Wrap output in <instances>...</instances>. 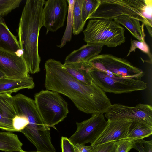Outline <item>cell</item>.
I'll return each mask as SVG.
<instances>
[{"label": "cell", "instance_id": "cell-23", "mask_svg": "<svg viewBox=\"0 0 152 152\" xmlns=\"http://www.w3.org/2000/svg\"><path fill=\"white\" fill-rule=\"evenodd\" d=\"M68 5V16L66 29L61 39V44L58 46L60 48L63 47L66 42L70 41L72 37V13L75 0H67Z\"/></svg>", "mask_w": 152, "mask_h": 152}, {"label": "cell", "instance_id": "cell-13", "mask_svg": "<svg viewBox=\"0 0 152 152\" xmlns=\"http://www.w3.org/2000/svg\"><path fill=\"white\" fill-rule=\"evenodd\" d=\"M107 123L99 137L90 146L95 148L112 141L126 139L132 121L126 119L107 120Z\"/></svg>", "mask_w": 152, "mask_h": 152}, {"label": "cell", "instance_id": "cell-10", "mask_svg": "<svg viewBox=\"0 0 152 152\" xmlns=\"http://www.w3.org/2000/svg\"><path fill=\"white\" fill-rule=\"evenodd\" d=\"M104 116L109 120L140 121L152 126V107L147 104L139 103L131 107L120 103L114 104Z\"/></svg>", "mask_w": 152, "mask_h": 152}, {"label": "cell", "instance_id": "cell-31", "mask_svg": "<svg viewBox=\"0 0 152 152\" xmlns=\"http://www.w3.org/2000/svg\"><path fill=\"white\" fill-rule=\"evenodd\" d=\"M115 141L102 144L92 148L90 152H114Z\"/></svg>", "mask_w": 152, "mask_h": 152}, {"label": "cell", "instance_id": "cell-29", "mask_svg": "<svg viewBox=\"0 0 152 152\" xmlns=\"http://www.w3.org/2000/svg\"><path fill=\"white\" fill-rule=\"evenodd\" d=\"M27 119L25 116L16 115L12 120V125L16 132H20L28 124Z\"/></svg>", "mask_w": 152, "mask_h": 152}, {"label": "cell", "instance_id": "cell-11", "mask_svg": "<svg viewBox=\"0 0 152 152\" xmlns=\"http://www.w3.org/2000/svg\"><path fill=\"white\" fill-rule=\"evenodd\" d=\"M66 0L45 1L42 11L43 26L47 31L55 32L64 26L68 5Z\"/></svg>", "mask_w": 152, "mask_h": 152}, {"label": "cell", "instance_id": "cell-21", "mask_svg": "<svg viewBox=\"0 0 152 152\" xmlns=\"http://www.w3.org/2000/svg\"><path fill=\"white\" fill-rule=\"evenodd\" d=\"M23 143L17 135L10 132H0V150L4 152H18Z\"/></svg>", "mask_w": 152, "mask_h": 152}, {"label": "cell", "instance_id": "cell-1", "mask_svg": "<svg viewBox=\"0 0 152 152\" xmlns=\"http://www.w3.org/2000/svg\"><path fill=\"white\" fill-rule=\"evenodd\" d=\"M47 90L68 97L80 111L88 114L105 113L112 104L106 93L93 82L86 85L69 74L59 61L49 59L45 64Z\"/></svg>", "mask_w": 152, "mask_h": 152}, {"label": "cell", "instance_id": "cell-28", "mask_svg": "<svg viewBox=\"0 0 152 152\" xmlns=\"http://www.w3.org/2000/svg\"><path fill=\"white\" fill-rule=\"evenodd\" d=\"M133 141L123 139L115 141L114 152H129L133 148Z\"/></svg>", "mask_w": 152, "mask_h": 152}, {"label": "cell", "instance_id": "cell-9", "mask_svg": "<svg viewBox=\"0 0 152 152\" xmlns=\"http://www.w3.org/2000/svg\"><path fill=\"white\" fill-rule=\"evenodd\" d=\"M103 113L92 115L89 119L76 122L77 128L69 138L75 145L92 143L101 134L107 123Z\"/></svg>", "mask_w": 152, "mask_h": 152}, {"label": "cell", "instance_id": "cell-32", "mask_svg": "<svg viewBox=\"0 0 152 152\" xmlns=\"http://www.w3.org/2000/svg\"><path fill=\"white\" fill-rule=\"evenodd\" d=\"M77 152H90L92 148L90 146L85 145H75Z\"/></svg>", "mask_w": 152, "mask_h": 152}, {"label": "cell", "instance_id": "cell-3", "mask_svg": "<svg viewBox=\"0 0 152 152\" xmlns=\"http://www.w3.org/2000/svg\"><path fill=\"white\" fill-rule=\"evenodd\" d=\"M125 29L113 20L90 19L83 31L87 43L99 44L115 47L125 41Z\"/></svg>", "mask_w": 152, "mask_h": 152}, {"label": "cell", "instance_id": "cell-5", "mask_svg": "<svg viewBox=\"0 0 152 152\" xmlns=\"http://www.w3.org/2000/svg\"><path fill=\"white\" fill-rule=\"evenodd\" d=\"M88 61L91 66L114 78L141 80L145 74L142 70L127 60L110 54L99 55Z\"/></svg>", "mask_w": 152, "mask_h": 152}, {"label": "cell", "instance_id": "cell-35", "mask_svg": "<svg viewBox=\"0 0 152 152\" xmlns=\"http://www.w3.org/2000/svg\"></svg>", "mask_w": 152, "mask_h": 152}, {"label": "cell", "instance_id": "cell-18", "mask_svg": "<svg viewBox=\"0 0 152 152\" xmlns=\"http://www.w3.org/2000/svg\"><path fill=\"white\" fill-rule=\"evenodd\" d=\"M63 67L71 76L82 83L88 86L93 83L89 72L91 66L88 61L64 64Z\"/></svg>", "mask_w": 152, "mask_h": 152}, {"label": "cell", "instance_id": "cell-12", "mask_svg": "<svg viewBox=\"0 0 152 152\" xmlns=\"http://www.w3.org/2000/svg\"><path fill=\"white\" fill-rule=\"evenodd\" d=\"M0 70L7 77L20 79L30 76L23 55H18L1 49Z\"/></svg>", "mask_w": 152, "mask_h": 152}, {"label": "cell", "instance_id": "cell-34", "mask_svg": "<svg viewBox=\"0 0 152 152\" xmlns=\"http://www.w3.org/2000/svg\"><path fill=\"white\" fill-rule=\"evenodd\" d=\"M19 152H38V151H33V152H28V151H25L23 150H22L20 151Z\"/></svg>", "mask_w": 152, "mask_h": 152}, {"label": "cell", "instance_id": "cell-27", "mask_svg": "<svg viewBox=\"0 0 152 152\" xmlns=\"http://www.w3.org/2000/svg\"><path fill=\"white\" fill-rule=\"evenodd\" d=\"M133 148L139 152H152V140L143 139L133 141Z\"/></svg>", "mask_w": 152, "mask_h": 152}, {"label": "cell", "instance_id": "cell-6", "mask_svg": "<svg viewBox=\"0 0 152 152\" xmlns=\"http://www.w3.org/2000/svg\"><path fill=\"white\" fill-rule=\"evenodd\" d=\"M127 15L138 20L145 26L150 36H152V24L136 8L135 0H100L96 11L88 19H112L121 15Z\"/></svg>", "mask_w": 152, "mask_h": 152}, {"label": "cell", "instance_id": "cell-26", "mask_svg": "<svg viewBox=\"0 0 152 152\" xmlns=\"http://www.w3.org/2000/svg\"><path fill=\"white\" fill-rule=\"evenodd\" d=\"M137 48L140 49L143 52L148 54L151 60L149 48L145 41H140L134 40H131L130 47L126 57L129 56L132 52H135Z\"/></svg>", "mask_w": 152, "mask_h": 152}, {"label": "cell", "instance_id": "cell-8", "mask_svg": "<svg viewBox=\"0 0 152 152\" xmlns=\"http://www.w3.org/2000/svg\"><path fill=\"white\" fill-rule=\"evenodd\" d=\"M13 100L16 115L24 116L28 121V124L22 130L23 132L34 133L50 130L42 118L34 100L20 93L13 96Z\"/></svg>", "mask_w": 152, "mask_h": 152}, {"label": "cell", "instance_id": "cell-4", "mask_svg": "<svg viewBox=\"0 0 152 152\" xmlns=\"http://www.w3.org/2000/svg\"><path fill=\"white\" fill-rule=\"evenodd\" d=\"M34 101L45 124L55 129V126L62 121L69 113L67 102L57 92L42 90L35 94Z\"/></svg>", "mask_w": 152, "mask_h": 152}, {"label": "cell", "instance_id": "cell-30", "mask_svg": "<svg viewBox=\"0 0 152 152\" xmlns=\"http://www.w3.org/2000/svg\"><path fill=\"white\" fill-rule=\"evenodd\" d=\"M61 152H77L75 145L66 137H61Z\"/></svg>", "mask_w": 152, "mask_h": 152}, {"label": "cell", "instance_id": "cell-22", "mask_svg": "<svg viewBox=\"0 0 152 152\" xmlns=\"http://www.w3.org/2000/svg\"><path fill=\"white\" fill-rule=\"evenodd\" d=\"M84 0H75L72 13L73 33L78 35L83 30L85 25L82 15V7Z\"/></svg>", "mask_w": 152, "mask_h": 152}, {"label": "cell", "instance_id": "cell-15", "mask_svg": "<svg viewBox=\"0 0 152 152\" xmlns=\"http://www.w3.org/2000/svg\"><path fill=\"white\" fill-rule=\"evenodd\" d=\"M103 46L99 44L87 43L67 56L64 64L88 61L98 55Z\"/></svg>", "mask_w": 152, "mask_h": 152}, {"label": "cell", "instance_id": "cell-25", "mask_svg": "<svg viewBox=\"0 0 152 152\" xmlns=\"http://www.w3.org/2000/svg\"><path fill=\"white\" fill-rule=\"evenodd\" d=\"M21 0H0V16L6 15L18 8Z\"/></svg>", "mask_w": 152, "mask_h": 152}, {"label": "cell", "instance_id": "cell-2", "mask_svg": "<svg viewBox=\"0 0 152 152\" xmlns=\"http://www.w3.org/2000/svg\"><path fill=\"white\" fill-rule=\"evenodd\" d=\"M45 1L27 0L22 12L18 29V42L29 72L40 71L38 50L40 30L43 26L42 11Z\"/></svg>", "mask_w": 152, "mask_h": 152}, {"label": "cell", "instance_id": "cell-24", "mask_svg": "<svg viewBox=\"0 0 152 152\" xmlns=\"http://www.w3.org/2000/svg\"><path fill=\"white\" fill-rule=\"evenodd\" d=\"M100 4V0H84L82 7L83 21L86 23L90 17L96 10Z\"/></svg>", "mask_w": 152, "mask_h": 152}, {"label": "cell", "instance_id": "cell-14", "mask_svg": "<svg viewBox=\"0 0 152 152\" xmlns=\"http://www.w3.org/2000/svg\"><path fill=\"white\" fill-rule=\"evenodd\" d=\"M16 115L13 96L8 93L0 94V129L16 132L12 125L13 119Z\"/></svg>", "mask_w": 152, "mask_h": 152}, {"label": "cell", "instance_id": "cell-7", "mask_svg": "<svg viewBox=\"0 0 152 152\" xmlns=\"http://www.w3.org/2000/svg\"><path fill=\"white\" fill-rule=\"evenodd\" d=\"M91 66L89 72L93 82L105 93H129L144 90L147 88L146 83L141 80L114 78L107 76L100 70Z\"/></svg>", "mask_w": 152, "mask_h": 152}, {"label": "cell", "instance_id": "cell-19", "mask_svg": "<svg viewBox=\"0 0 152 152\" xmlns=\"http://www.w3.org/2000/svg\"><path fill=\"white\" fill-rule=\"evenodd\" d=\"M113 20L116 23L126 27L138 40L145 41L144 24L142 23V26H141L140 21L138 20L125 15L115 18Z\"/></svg>", "mask_w": 152, "mask_h": 152}, {"label": "cell", "instance_id": "cell-17", "mask_svg": "<svg viewBox=\"0 0 152 152\" xmlns=\"http://www.w3.org/2000/svg\"><path fill=\"white\" fill-rule=\"evenodd\" d=\"M35 84L33 78L29 77L16 79L4 77L0 78V94L8 93L11 94L23 89H32Z\"/></svg>", "mask_w": 152, "mask_h": 152}, {"label": "cell", "instance_id": "cell-20", "mask_svg": "<svg viewBox=\"0 0 152 152\" xmlns=\"http://www.w3.org/2000/svg\"><path fill=\"white\" fill-rule=\"evenodd\" d=\"M152 134V126L140 121H132L128 128L126 139L133 141L143 139Z\"/></svg>", "mask_w": 152, "mask_h": 152}, {"label": "cell", "instance_id": "cell-16", "mask_svg": "<svg viewBox=\"0 0 152 152\" xmlns=\"http://www.w3.org/2000/svg\"><path fill=\"white\" fill-rule=\"evenodd\" d=\"M0 49L23 55L16 37L11 32L4 19L0 16Z\"/></svg>", "mask_w": 152, "mask_h": 152}, {"label": "cell", "instance_id": "cell-33", "mask_svg": "<svg viewBox=\"0 0 152 152\" xmlns=\"http://www.w3.org/2000/svg\"><path fill=\"white\" fill-rule=\"evenodd\" d=\"M5 77L2 72L0 70V78Z\"/></svg>", "mask_w": 152, "mask_h": 152}]
</instances>
